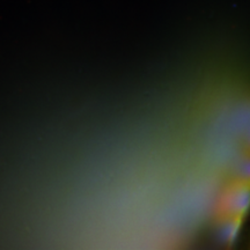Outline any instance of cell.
Segmentation results:
<instances>
[{"instance_id":"6da1fadb","label":"cell","mask_w":250,"mask_h":250,"mask_svg":"<svg viewBox=\"0 0 250 250\" xmlns=\"http://www.w3.org/2000/svg\"><path fill=\"white\" fill-rule=\"evenodd\" d=\"M249 210L250 184L230 181L218 203L215 219L225 217L246 218Z\"/></svg>"},{"instance_id":"7a4b0ae2","label":"cell","mask_w":250,"mask_h":250,"mask_svg":"<svg viewBox=\"0 0 250 250\" xmlns=\"http://www.w3.org/2000/svg\"><path fill=\"white\" fill-rule=\"evenodd\" d=\"M245 219L246 218L243 217H225L215 219L218 241L226 248H230L236 241Z\"/></svg>"},{"instance_id":"3957f363","label":"cell","mask_w":250,"mask_h":250,"mask_svg":"<svg viewBox=\"0 0 250 250\" xmlns=\"http://www.w3.org/2000/svg\"><path fill=\"white\" fill-rule=\"evenodd\" d=\"M232 181L250 184V153L243 152V155L234 165Z\"/></svg>"},{"instance_id":"277c9868","label":"cell","mask_w":250,"mask_h":250,"mask_svg":"<svg viewBox=\"0 0 250 250\" xmlns=\"http://www.w3.org/2000/svg\"><path fill=\"white\" fill-rule=\"evenodd\" d=\"M243 149H245V152L250 153V125L247 129L245 136H243Z\"/></svg>"},{"instance_id":"5b68a950","label":"cell","mask_w":250,"mask_h":250,"mask_svg":"<svg viewBox=\"0 0 250 250\" xmlns=\"http://www.w3.org/2000/svg\"><path fill=\"white\" fill-rule=\"evenodd\" d=\"M249 248H250V245H249Z\"/></svg>"}]
</instances>
